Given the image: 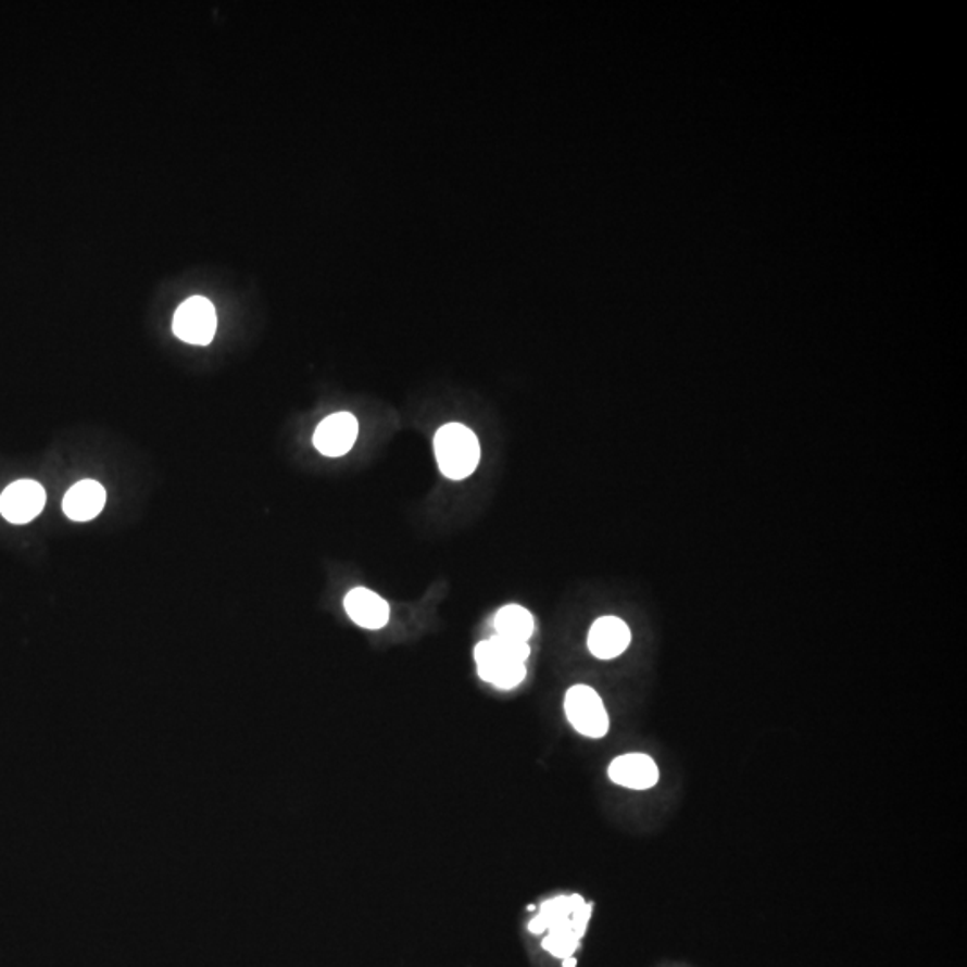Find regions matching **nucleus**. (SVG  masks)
<instances>
[{
    "label": "nucleus",
    "mask_w": 967,
    "mask_h": 967,
    "mask_svg": "<svg viewBox=\"0 0 967 967\" xmlns=\"http://www.w3.org/2000/svg\"><path fill=\"white\" fill-rule=\"evenodd\" d=\"M631 643V631L626 621L616 616H602L591 626L588 649L599 660L620 656Z\"/></svg>",
    "instance_id": "1a4fd4ad"
},
{
    "label": "nucleus",
    "mask_w": 967,
    "mask_h": 967,
    "mask_svg": "<svg viewBox=\"0 0 967 967\" xmlns=\"http://www.w3.org/2000/svg\"><path fill=\"white\" fill-rule=\"evenodd\" d=\"M439 469L444 477L463 480L479 466L480 444L474 430L461 423H449L439 428L434 439Z\"/></svg>",
    "instance_id": "7ed1b4c3"
},
{
    "label": "nucleus",
    "mask_w": 967,
    "mask_h": 967,
    "mask_svg": "<svg viewBox=\"0 0 967 967\" xmlns=\"http://www.w3.org/2000/svg\"><path fill=\"white\" fill-rule=\"evenodd\" d=\"M46 505V491L35 480H18L0 497V513L11 524L22 525L40 515Z\"/></svg>",
    "instance_id": "423d86ee"
},
{
    "label": "nucleus",
    "mask_w": 967,
    "mask_h": 967,
    "mask_svg": "<svg viewBox=\"0 0 967 967\" xmlns=\"http://www.w3.org/2000/svg\"><path fill=\"white\" fill-rule=\"evenodd\" d=\"M529 643L493 637L475 646V662L482 681L499 690H513L527 676L525 663L529 660Z\"/></svg>",
    "instance_id": "f03ea898"
},
{
    "label": "nucleus",
    "mask_w": 967,
    "mask_h": 967,
    "mask_svg": "<svg viewBox=\"0 0 967 967\" xmlns=\"http://www.w3.org/2000/svg\"><path fill=\"white\" fill-rule=\"evenodd\" d=\"M173 330L181 341L206 347L217 330V314L203 296H192L174 314Z\"/></svg>",
    "instance_id": "39448f33"
},
{
    "label": "nucleus",
    "mask_w": 967,
    "mask_h": 967,
    "mask_svg": "<svg viewBox=\"0 0 967 967\" xmlns=\"http://www.w3.org/2000/svg\"><path fill=\"white\" fill-rule=\"evenodd\" d=\"M344 610L355 621L356 626L364 629H382L389 621V604L382 596L367 588H355L344 599Z\"/></svg>",
    "instance_id": "9d476101"
},
{
    "label": "nucleus",
    "mask_w": 967,
    "mask_h": 967,
    "mask_svg": "<svg viewBox=\"0 0 967 967\" xmlns=\"http://www.w3.org/2000/svg\"><path fill=\"white\" fill-rule=\"evenodd\" d=\"M613 783L631 790H649L657 783L660 769L656 762L646 754H621L610 765Z\"/></svg>",
    "instance_id": "6e6552de"
},
{
    "label": "nucleus",
    "mask_w": 967,
    "mask_h": 967,
    "mask_svg": "<svg viewBox=\"0 0 967 967\" xmlns=\"http://www.w3.org/2000/svg\"><path fill=\"white\" fill-rule=\"evenodd\" d=\"M494 629L497 637L527 643L535 632V618L525 607L511 604L494 616Z\"/></svg>",
    "instance_id": "f8f14e48"
},
{
    "label": "nucleus",
    "mask_w": 967,
    "mask_h": 967,
    "mask_svg": "<svg viewBox=\"0 0 967 967\" xmlns=\"http://www.w3.org/2000/svg\"><path fill=\"white\" fill-rule=\"evenodd\" d=\"M106 504V491L96 480H81L66 491L63 511L74 522L96 518Z\"/></svg>",
    "instance_id": "9b49d317"
},
{
    "label": "nucleus",
    "mask_w": 967,
    "mask_h": 967,
    "mask_svg": "<svg viewBox=\"0 0 967 967\" xmlns=\"http://www.w3.org/2000/svg\"><path fill=\"white\" fill-rule=\"evenodd\" d=\"M359 436V423L350 413L331 414L323 419L314 434V447L328 457H341L350 452Z\"/></svg>",
    "instance_id": "0eeeda50"
},
{
    "label": "nucleus",
    "mask_w": 967,
    "mask_h": 967,
    "mask_svg": "<svg viewBox=\"0 0 967 967\" xmlns=\"http://www.w3.org/2000/svg\"><path fill=\"white\" fill-rule=\"evenodd\" d=\"M566 717L580 734L588 739H602L610 729V717L601 695L591 687L576 685L566 692Z\"/></svg>",
    "instance_id": "20e7f679"
},
{
    "label": "nucleus",
    "mask_w": 967,
    "mask_h": 967,
    "mask_svg": "<svg viewBox=\"0 0 967 967\" xmlns=\"http://www.w3.org/2000/svg\"><path fill=\"white\" fill-rule=\"evenodd\" d=\"M591 905L580 896L552 897L540 906V914L529 922V930L536 935L549 933L541 946L552 957H574L579 942L590 921Z\"/></svg>",
    "instance_id": "f257e3e1"
},
{
    "label": "nucleus",
    "mask_w": 967,
    "mask_h": 967,
    "mask_svg": "<svg viewBox=\"0 0 967 967\" xmlns=\"http://www.w3.org/2000/svg\"><path fill=\"white\" fill-rule=\"evenodd\" d=\"M576 966H577V960L574 957L565 958V960H563V967H576Z\"/></svg>",
    "instance_id": "ddd939ff"
}]
</instances>
